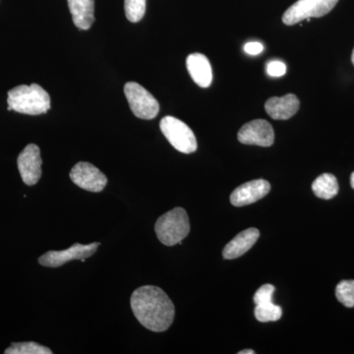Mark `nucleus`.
<instances>
[{
	"mask_svg": "<svg viewBox=\"0 0 354 354\" xmlns=\"http://www.w3.org/2000/svg\"><path fill=\"white\" fill-rule=\"evenodd\" d=\"M124 9L130 22H139L145 15L146 0H124Z\"/></svg>",
	"mask_w": 354,
	"mask_h": 354,
	"instance_id": "nucleus-20",
	"label": "nucleus"
},
{
	"mask_svg": "<svg viewBox=\"0 0 354 354\" xmlns=\"http://www.w3.org/2000/svg\"><path fill=\"white\" fill-rule=\"evenodd\" d=\"M18 169L23 183L32 186L39 183L41 176V150L35 144H29L21 152L17 160Z\"/></svg>",
	"mask_w": 354,
	"mask_h": 354,
	"instance_id": "nucleus-9",
	"label": "nucleus"
},
{
	"mask_svg": "<svg viewBox=\"0 0 354 354\" xmlns=\"http://www.w3.org/2000/svg\"><path fill=\"white\" fill-rule=\"evenodd\" d=\"M133 314L143 327L152 332H165L174 323L176 309L171 298L162 288L144 286L132 293Z\"/></svg>",
	"mask_w": 354,
	"mask_h": 354,
	"instance_id": "nucleus-1",
	"label": "nucleus"
},
{
	"mask_svg": "<svg viewBox=\"0 0 354 354\" xmlns=\"http://www.w3.org/2000/svg\"><path fill=\"white\" fill-rule=\"evenodd\" d=\"M100 245H101L100 242H94L88 245L75 243L66 250L48 251L39 258V263L44 267L57 268L72 260H80L85 262L86 259L92 257L97 252Z\"/></svg>",
	"mask_w": 354,
	"mask_h": 354,
	"instance_id": "nucleus-7",
	"label": "nucleus"
},
{
	"mask_svg": "<svg viewBox=\"0 0 354 354\" xmlns=\"http://www.w3.org/2000/svg\"><path fill=\"white\" fill-rule=\"evenodd\" d=\"M299 106V100L293 94H288L281 97H272L265 104L266 111L276 120H290L297 113Z\"/></svg>",
	"mask_w": 354,
	"mask_h": 354,
	"instance_id": "nucleus-12",
	"label": "nucleus"
},
{
	"mask_svg": "<svg viewBox=\"0 0 354 354\" xmlns=\"http://www.w3.org/2000/svg\"><path fill=\"white\" fill-rule=\"evenodd\" d=\"M69 176L78 187L90 192H102L108 184L104 174L90 162H78L74 165Z\"/></svg>",
	"mask_w": 354,
	"mask_h": 354,
	"instance_id": "nucleus-8",
	"label": "nucleus"
},
{
	"mask_svg": "<svg viewBox=\"0 0 354 354\" xmlns=\"http://www.w3.org/2000/svg\"><path fill=\"white\" fill-rule=\"evenodd\" d=\"M260 236V232L257 228H248L243 230L241 234L228 242L223 251V256L225 259H236L245 254L247 251L252 248L254 244L258 241Z\"/></svg>",
	"mask_w": 354,
	"mask_h": 354,
	"instance_id": "nucleus-14",
	"label": "nucleus"
},
{
	"mask_svg": "<svg viewBox=\"0 0 354 354\" xmlns=\"http://www.w3.org/2000/svg\"><path fill=\"white\" fill-rule=\"evenodd\" d=\"M191 78L199 87L208 88L213 80V71L208 58L202 53H192L186 59Z\"/></svg>",
	"mask_w": 354,
	"mask_h": 354,
	"instance_id": "nucleus-13",
	"label": "nucleus"
},
{
	"mask_svg": "<svg viewBox=\"0 0 354 354\" xmlns=\"http://www.w3.org/2000/svg\"><path fill=\"white\" fill-rule=\"evenodd\" d=\"M6 354H51L53 351L37 342H13L10 348L4 351Z\"/></svg>",
	"mask_w": 354,
	"mask_h": 354,
	"instance_id": "nucleus-18",
	"label": "nucleus"
},
{
	"mask_svg": "<svg viewBox=\"0 0 354 354\" xmlns=\"http://www.w3.org/2000/svg\"><path fill=\"white\" fill-rule=\"evenodd\" d=\"M339 0H297L283 15V22L292 26L310 19L327 15L337 6Z\"/></svg>",
	"mask_w": 354,
	"mask_h": 354,
	"instance_id": "nucleus-5",
	"label": "nucleus"
},
{
	"mask_svg": "<svg viewBox=\"0 0 354 354\" xmlns=\"http://www.w3.org/2000/svg\"><path fill=\"white\" fill-rule=\"evenodd\" d=\"M351 185L354 189V172H353L351 176Z\"/></svg>",
	"mask_w": 354,
	"mask_h": 354,
	"instance_id": "nucleus-25",
	"label": "nucleus"
},
{
	"mask_svg": "<svg viewBox=\"0 0 354 354\" xmlns=\"http://www.w3.org/2000/svg\"><path fill=\"white\" fill-rule=\"evenodd\" d=\"M335 297L341 304L348 308L354 307V281H342L335 288Z\"/></svg>",
	"mask_w": 354,
	"mask_h": 354,
	"instance_id": "nucleus-19",
	"label": "nucleus"
},
{
	"mask_svg": "<svg viewBox=\"0 0 354 354\" xmlns=\"http://www.w3.org/2000/svg\"><path fill=\"white\" fill-rule=\"evenodd\" d=\"M283 315V310L272 301L264 302L256 305L255 317L259 322H274L279 321Z\"/></svg>",
	"mask_w": 354,
	"mask_h": 354,
	"instance_id": "nucleus-17",
	"label": "nucleus"
},
{
	"mask_svg": "<svg viewBox=\"0 0 354 354\" xmlns=\"http://www.w3.org/2000/svg\"><path fill=\"white\" fill-rule=\"evenodd\" d=\"M158 241L167 246H174L189 234L190 223L187 213L183 208L172 209L160 216L155 225Z\"/></svg>",
	"mask_w": 354,
	"mask_h": 354,
	"instance_id": "nucleus-3",
	"label": "nucleus"
},
{
	"mask_svg": "<svg viewBox=\"0 0 354 354\" xmlns=\"http://www.w3.org/2000/svg\"><path fill=\"white\" fill-rule=\"evenodd\" d=\"M239 141L244 145L271 147L274 141V129L267 120H252L241 128Z\"/></svg>",
	"mask_w": 354,
	"mask_h": 354,
	"instance_id": "nucleus-10",
	"label": "nucleus"
},
{
	"mask_svg": "<svg viewBox=\"0 0 354 354\" xmlns=\"http://www.w3.org/2000/svg\"><path fill=\"white\" fill-rule=\"evenodd\" d=\"M160 127L165 138L178 152L192 153L197 150L196 137L183 121L174 116H165L160 120Z\"/></svg>",
	"mask_w": 354,
	"mask_h": 354,
	"instance_id": "nucleus-4",
	"label": "nucleus"
},
{
	"mask_svg": "<svg viewBox=\"0 0 354 354\" xmlns=\"http://www.w3.org/2000/svg\"><path fill=\"white\" fill-rule=\"evenodd\" d=\"M7 104L8 111L39 115L50 111V97L38 84L21 85L9 91Z\"/></svg>",
	"mask_w": 354,
	"mask_h": 354,
	"instance_id": "nucleus-2",
	"label": "nucleus"
},
{
	"mask_svg": "<svg viewBox=\"0 0 354 354\" xmlns=\"http://www.w3.org/2000/svg\"><path fill=\"white\" fill-rule=\"evenodd\" d=\"M351 62H353V64L354 65V48L353 51V55H351Z\"/></svg>",
	"mask_w": 354,
	"mask_h": 354,
	"instance_id": "nucleus-26",
	"label": "nucleus"
},
{
	"mask_svg": "<svg viewBox=\"0 0 354 354\" xmlns=\"http://www.w3.org/2000/svg\"><path fill=\"white\" fill-rule=\"evenodd\" d=\"M255 351H252V349H246V351H239V354H254Z\"/></svg>",
	"mask_w": 354,
	"mask_h": 354,
	"instance_id": "nucleus-24",
	"label": "nucleus"
},
{
	"mask_svg": "<svg viewBox=\"0 0 354 354\" xmlns=\"http://www.w3.org/2000/svg\"><path fill=\"white\" fill-rule=\"evenodd\" d=\"M124 94L132 113L142 120H153L160 111L157 100L138 83L128 82L124 86Z\"/></svg>",
	"mask_w": 354,
	"mask_h": 354,
	"instance_id": "nucleus-6",
	"label": "nucleus"
},
{
	"mask_svg": "<svg viewBox=\"0 0 354 354\" xmlns=\"http://www.w3.org/2000/svg\"><path fill=\"white\" fill-rule=\"evenodd\" d=\"M286 72V64L279 60H272L267 64V73L272 77H281Z\"/></svg>",
	"mask_w": 354,
	"mask_h": 354,
	"instance_id": "nucleus-22",
	"label": "nucleus"
},
{
	"mask_svg": "<svg viewBox=\"0 0 354 354\" xmlns=\"http://www.w3.org/2000/svg\"><path fill=\"white\" fill-rule=\"evenodd\" d=\"M264 50V46L258 41H250L244 46V50L250 55H258Z\"/></svg>",
	"mask_w": 354,
	"mask_h": 354,
	"instance_id": "nucleus-23",
	"label": "nucleus"
},
{
	"mask_svg": "<svg viewBox=\"0 0 354 354\" xmlns=\"http://www.w3.org/2000/svg\"><path fill=\"white\" fill-rule=\"evenodd\" d=\"M274 292V286L272 285H264L261 286L259 290L256 291L254 295V304L256 305L264 304V302L272 301V295Z\"/></svg>",
	"mask_w": 354,
	"mask_h": 354,
	"instance_id": "nucleus-21",
	"label": "nucleus"
},
{
	"mask_svg": "<svg viewBox=\"0 0 354 354\" xmlns=\"http://www.w3.org/2000/svg\"><path fill=\"white\" fill-rule=\"evenodd\" d=\"M271 185L264 179H256L242 184L230 195V202L235 207H243L259 201L269 194Z\"/></svg>",
	"mask_w": 354,
	"mask_h": 354,
	"instance_id": "nucleus-11",
	"label": "nucleus"
},
{
	"mask_svg": "<svg viewBox=\"0 0 354 354\" xmlns=\"http://www.w3.org/2000/svg\"><path fill=\"white\" fill-rule=\"evenodd\" d=\"M314 194L320 199H333L339 193V183L335 176L330 174H324L317 177L312 184Z\"/></svg>",
	"mask_w": 354,
	"mask_h": 354,
	"instance_id": "nucleus-16",
	"label": "nucleus"
},
{
	"mask_svg": "<svg viewBox=\"0 0 354 354\" xmlns=\"http://www.w3.org/2000/svg\"><path fill=\"white\" fill-rule=\"evenodd\" d=\"M74 24L80 30H88L95 21V0H67Z\"/></svg>",
	"mask_w": 354,
	"mask_h": 354,
	"instance_id": "nucleus-15",
	"label": "nucleus"
}]
</instances>
